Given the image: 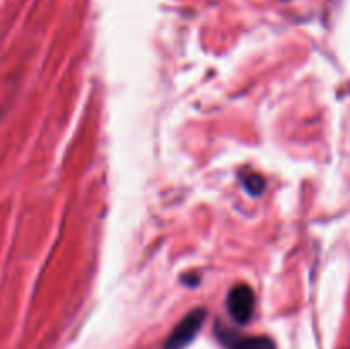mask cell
<instances>
[{"instance_id": "1", "label": "cell", "mask_w": 350, "mask_h": 349, "mask_svg": "<svg viewBox=\"0 0 350 349\" xmlns=\"http://www.w3.org/2000/svg\"><path fill=\"white\" fill-rule=\"evenodd\" d=\"M205 317H207V310L205 308H195L193 311L183 317V320L174 327L167 337L164 349H185L195 337H197L198 331L204 325Z\"/></svg>"}, {"instance_id": "3", "label": "cell", "mask_w": 350, "mask_h": 349, "mask_svg": "<svg viewBox=\"0 0 350 349\" xmlns=\"http://www.w3.org/2000/svg\"><path fill=\"white\" fill-rule=\"evenodd\" d=\"M217 334L228 349H275V342L265 335H238L226 328H219Z\"/></svg>"}, {"instance_id": "2", "label": "cell", "mask_w": 350, "mask_h": 349, "mask_svg": "<svg viewBox=\"0 0 350 349\" xmlns=\"http://www.w3.org/2000/svg\"><path fill=\"white\" fill-rule=\"evenodd\" d=\"M228 310L232 320L239 325L248 324L255 310V293L246 284H238L229 291Z\"/></svg>"}, {"instance_id": "4", "label": "cell", "mask_w": 350, "mask_h": 349, "mask_svg": "<svg viewBox=\"0 0 350 349\" xmlns=\"http://www.w3.org/2000/svg\"><path fill=\"white\" fill-rule=\"evenodd\" d=\"M243 181H245L246 190L252 195H260L263 192V188H265V180L256 173L245 174V177H243Z\"/></svg>"}]
</instances>
